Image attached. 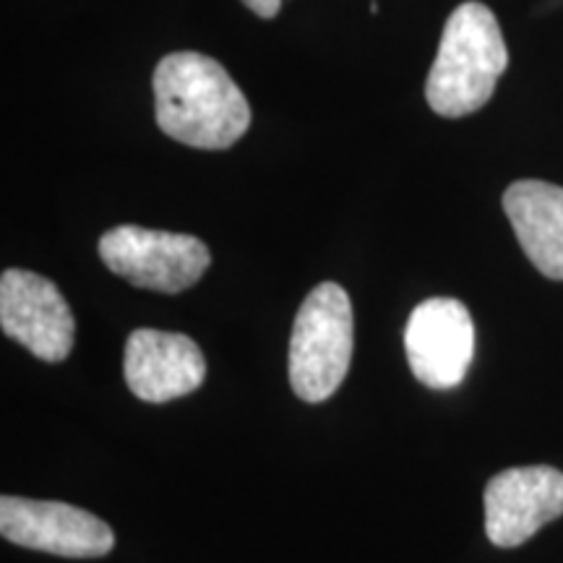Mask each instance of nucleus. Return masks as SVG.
Wrapping results in <instances>:
<instances>
[{"mask_svg":"<svg viewBox=\"0 0 563 563\" xmlns=\"http://www.w3.org/2000/svg\"><path fill=\"white\" fill-rule=\"evenodd\" d=\"M100 258L112 274L144 290L178 295L209 269L207 243L183 232L121 224L100 238Z\"/></svg>","mask_w":563,"mask_h":563,"instance_id":"4","label":"nucleus"},{"mask_svg":"<svg viewBox=\"0 0 563 563\" xmlns=\"http://www.w3.org/2000/svg\"><path fill=\"white\" fill-rule=\"evenodd\" d=\"M352 302L336 282H323L302 300L290 336V386L302 402H323L340 389L352 361Z\"/></svg>","mask_w":563,"mask_h":563,"instance_id":"3","label":"nucleus"},{"mask_svg":"<svg viewBox=\"0 0 563 563\" xmlns=\"http://www.w3.org/2000/svg\"><path fill=\"white\" fill-rule=\"evenodd\" d=\"M123 376L141 402L162 405L199 389L207 363L191 336L136 329L125 342Z\"/></svg>","mask_w":563,"mask_h":563,"instance_id":"9","label":"nucleus"},{"mask_svg":"<svg viewBox=\"0 0 563 563\" xmlns=\"http://www.w3.org/2000/svg\"><path fill=\"white\" fill-rule=\"evenodd\" d=\"M0 534L13 545L63 559H100L115 545V534L95 514L19 496L0 498Z\"/></svg>","mask_w":563,"mask_h":563,"instance_id":"6","label":"nucleus"},{"mask_svg":"<svg viewBox=\"0 0 563 563\" xmlns=\"http://www.w3.org/2000/svg\"><path fill=\"white\" fill-rule=\"evenodd\" d=\"M241 3L262 19H274L282 9V0H241Z\"/></svg>","mask_w":563,"mask_h":563,"instance_id":"11","label":"nucleus"},{"mask_svg":"<svg viewBox=\"0 0 563 563\" xmlns=\"http://www.w3.org/2000/svg\"><path fill=\"white\" fill-rule=\"evenodd\" d=\"M154 115L162 133L194 150H230L251 125L245 95L220 63L170 53L154 68Z\"/></svg>","mask_w":563,"mask_h":563,"instance_id":"1","label":"nucleus"},{"mask_svg":"<svg viewBox=\"0 0 563 563\" xmlns=\"http://www.w3.org/2000/svg\"><path fill=\"white\" fill-rule=\"evenodd\" d=\"M485 534L498 548H519L540 527L563 517V473L551 464L511 467L485 485Z\"/></svg>","mask_w":563,"mask_h":563,"instance_id":"8","label":"nucleus"},{"mask_svg":"<svg viewBox=\"0 0 563 563\" xmlns=\"http://www.w3.org/2000/svg\"><path fill=\"white\" fill-rule=\"evenodd\" d=\"M509 66L496 16L483 3H462L443 26L439 53L426 81V100L443 118H462L490 100Z\"/></svg>","mask_w":563,"mask_h":563,"instance_id":"2","label":"nucleus"},{"mask_svg":"<svg viewBox=\"0 0 563 563\" xmlns=\"http://www.w3.org/2000/svg\"><path fill=\"white\" fill-rule=\"evenodd\" d=\"M504 211L534 269L548 279H563V188L517 180L506 188Z\"/></svg>","mask_w":563,"mask_h":563,"instance_id":"10","label":"nucleus"},{"mask_svg":"<svg viewBox=\"0 0 563 563\" xmlns=\"http://www.w3.org/2000/svg\"><path fill=\"white\" fill-rule=\"evenodd\" d=\"M0 327L45 363L66 361L74 350V311L42 274L5 269L0 277Z\"/></svg>","mask_w":563,"mask_h":563,"instance_id":"7","label":"nucleus"},{"mask_svg":"<svg viewBox=\"0 0 563 563\" xmlns=\"http://www.w3.org/2000/svg\"><path fill=\"white\" fill-rule=\"evenodd\" d=\"M407 363L422 386L435 391L464 382L475 355V323L456 298H428L405 327Z\"/></svg>","mask_w":563,"mask_h":563,"instance_id":"5","label":"nucleus"}]
</instances>
